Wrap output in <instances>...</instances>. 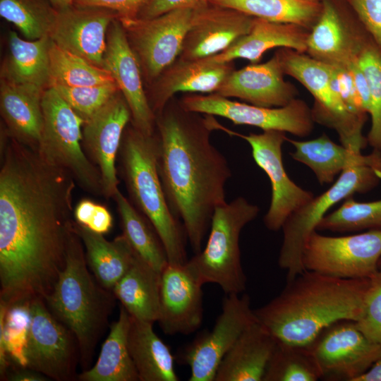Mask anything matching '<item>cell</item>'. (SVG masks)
Segmentation results:
<instances>
[{"label": "cell", "instance_id": "obj_1", "mask_svg": "<svg viewBox=\"0 0 381 381\" xmlns=\"http://www.w3.org/2000/svg\"><path fill=\"white\" fill-rule=\"evenodd\" d=\"M75 181L9 136L1 145L0 297L44 298L65 265Z\"/></svg>", "mask_w": 381, "mask_h": 381}, {"label": "cell", "instance_id": "obj_2", "mask_svg": "<svg viewBox=\"0 0 381 381\" xmlns=\"http://www.w3.org/2000/svg\"><path fill=\"white\" fill-rule=\"evenodd\" d=\"M219 125L214 116L186 110L175 97L156 115L159 178L195 254L202 250L214 210L226 202L231 176L226 159L210 141Z\"/></svg>", "mask_w": 381, "mask_h": 381}, {"label": "cell", "instance_id": "obj_3", "mask_svg": "<svg viewBox=\"0 0 381 381\" xmlns=\"http://www.w3.org/2000/svg\"><path fill=\"white\" fill-rule=\"evenodd\" d=\"M370 279H341L306 270L265 305L257 321L278 341L307 346L325 327L361 317Z\"/></svg>", "mask_w": 381, "mask_h": 381}, {"label": "cell", "instance_id": "obj_4", "mask_svg": "<svg viewBox=\"0 0 381 381\" xmlns=\"http://www.w3.org/2000/svg\"><path fill=\"white\" fill-rule=\"evenodd\" d=\"M87 267L83 242L73 225L64 267L44 301L51 313L75 337L83 371L91 367L95 347L108 325L116 299Z\"/></svg>", "mask_w": 381, "mask_h": 381}, {"label": "cell", "instance_id": "obj_5", "mask_svg": "<svg viewBox=\"0 0 381 381\" xmlns=\"http://www.w3.org/2000/svg\"><path fill=\"white\" fill-rule=\"evenodd\" d=\"M119 154L131 203L154 226L169 262L186 263L188 238L181 222L170 210L163 190L157 169L156 133L145 135L131 124L124 131Z\"/></svg>", "mask_w": 381, "mask_h": 381}, {"label": "cell", "instance_id": "obj_6", "mask_svg": "<svg viewBox=\"0 0 381 381\" xmlns=\"http://www.w3.org/2000/svg\"><path fill=\"white\" fill-rule=\"evenodd\" d=\"M259 212L258 205L241 196L214 210L205 248L188 260L204 284H215L226 294H241L246 290L247 279L241 263L240 234Z\"/></svg>", "mask_w": 381, "mask_h": 381}, {"label": "cell", "instance_id": "obj_7", "mask_svg": "<svg viewBox=\"0 0 381 381\" xmlns=\"http://www.w3.org/2000/svg\"><path fill=\"white\" fill-rule=\"evenodd\" d=\"M274 54L284 73L297 80L313 95L314 121L334 129L344 147L361 152L368 144L363 135L366 119L352 114L346 107L333 66L289 48H279Z\"/></svg>", "mask_w": 381, "mask_h": 381}, {"label": "cell", "instance_id": "obj_8", "mask_svg": "<svg viewBox=\"0 0 381 381\" xmlns=\"http://www.w3.org/2000/svg\"><path fill=\"white\" fill-rule=\"evenodd\" d=\"M43 126L37 152L49 164L70 174L84 190L102 195L101 175L82 145L83 119L52 87L42 96Z\"/></svg>", "mask_w": 381, "mask_h": 381}, {"label": "cell", "instance_id": "obj_9", "mask_svg": "<svg viewBox=\"0 0 381 381\" xmlns=\"http://www.w3.org/2000/svg\"><path fill=\"white\" fill-rule=\"evenodd\" d=\"M381 181V173L368 166H358L343 171L324 193L314 196L292 213L284 223L283 240L278 265L290 280L306 270L302 262L304 244L329 209L353 194L368 192Z\"/></svg>", "mask_w": 381, "mask_h": 381}, {"label": "cell", "instance_id": "obj_10", "mask_svg": "<svg viewBox=\"0 0 381 381\" xmlns=\"http://www.w3.org/2000/svg\"><path fill=\"white\" fill-rule=\"evenodd\" d=\"M381 258V230L342 236L313 231L302 252L307 270L341 279H370L378 272Z\"/></svg>", "mask_w": 381, "mask_h": 381}, {"label": "cell", "instance_id": "obj_11", "mask_svg": "<svg viewBox=\"0 0 381 381\" xmlns=\"http://www.w3.org/2000/svg\"><path fill=\"white\" fill-rule=\"evenodd\" d=\"M25 368L56 381L78 380L80 350L74 334L49 311L43 298L30 301Z\"/></svg>", "mask_w": 381, "mask_h": 381}, {"label": "cell", "instance_id": "obj_12", "mask_svg": "<svg viewBox=\"0 0 381 381\" xmlns=\"http://www.w3.org/2000/svg\"><path fill=\"white\" fill-rule=\"evenodd\" d=\"M194 11L183 8L152 18L120 20L147 86L179 56Z\"/></svg>", "mask_w": 381, "mask_h": 381}, {"label": "cell", "instance_id": "obj_13", "mask_svg": "<svg viewBox=\"0 0 381 381\" xmlns=\"http://www.w3.org/2000/svg\"><path fill=\"white\" fill-rule=\"evenodd\" d=\"M186 110L218 116L236 125H248L262 131H279L304 138L314 127L311 109L300 99L280 107H263L241 102L216 93L186 94L179 99Z\"/></svg>", "mask_w": 381, "mask_h": 381}, {"label": "cell", "instance_id": "obj_14", "mask_svg": "<svg viewBox=\"0 0 381 381\" xmlns=\"http://www.w3.org/2000/svg\"><path fill=\"white\" fill-rule=\"evenodd\" d=\"M308 346L321 380L327 381H356L381 358V346L370 341L351 320L329 325Z\"/></svg>", "mask_w": 381, "mask_h": 381}, {"label": "cell", "instance_id": "obj_15", "mask_svg": "<svg viewBox=\"0 0 381 381\" xmlns=\"http://www.w3.org/2000/svg\"><path fill=\"white\" fill-rule=\"evenodd\" d=\"M255 320L248 294H226L212 329L201 332L181 352L182 362L190 368L188 380L214 381L224 356Z\"/></svg>", "mask_w": 381, "mask_h": 381}, {"label": "cell", "instance_id": "obj_16", "mask_svg": "<svg viewBox=\"0 0 381 381\" xmlns=\"http://www.w3.org/2000/svg\"><path fill=\"white\" fill-rule=\"evenodd\" d=\"M221 130L245 140L250 146L256 164L267 175L271 184V200L263 222L270 231L282 229L286 219L308 203L315 196L295 183L285 171L282 159V145L286 133L263 131L261 133L241 134L221 126Z\"/></svg>", "mask_w": 381, "mask_h": 381}, {"label": "cell", "instance_id": "obj_17", "mask_svg": "<svg viewBox=\"0 0 381 381\" xmlns=\"http://www.w3.org/2000/svg\"><path fill=\"white\" fill-rule=\"evenodd\" d=\"M131 121L130 108L119 92L95 114L84 121L82 145L99 171L103 196L114 197L119 190L115 166L123 135Z\"/></svg>", "mask_w": 381, "mask_h": 381}, {"label": "cell", "instance_id": "obj_18", "mask_svg": "<svg viewBox=\"0 0 381 381\" xmlns=\"http://www.w3.org/2000/svg\"><path fill=\"white\" fill-rule=\"evenodd\" d=\"M203 283L188 262H168L161 272L157 322L165 334H190L203 320Z\"/></svg>", "mask_w": 381, "mask_h": 381}, {"label": "cell", "instance_id": "obj_19", "mask_svg": "<svg viewBox=\"0 0 381 381\" xmlns=\"http://www.w3.org/2000/svg\"><path fill=\"white\" fill-rule=\"evenodd\" d=\"M104 68L111 75L130 108L131 124L145 135L155 134L156 116L147 99L140 65L118 18L108 30Z\"/></svg>", "mask_w": 381, "mask_h": 381}, {"label": "cell", "instance_id": "obj_20", "mask_svg": "<svg viewBox=\"0 0 381 381\" xmlns=\"http://www.w3.org/2000/svg\"><path fill=\"white\" fill-rule=\"evenodd\" d=\"M116 18L111 10L73 4L57 11L48 37L61 49L104 68L107 32Z\"/></svg>", "mask_w": 381, "mask_h": 381}, {"label": "cell", "instance_id": "obj_21", "mask_svg": "<svg viewBox=\"0 0 381 381\" xmlns=\"http://www.w3.org/2000/svg\"><path fill=\"white\" fill-rule=\"evenodd\" d=\"M255 18L209 2L195 8L179 58L198 60L217 55L248 33Z\"/></svg>", "mask_w": 381, "mask_h": 381}, {"label": "cell", "instance_id": "obj_22", "mask_svg": "<svg viewBox=\"0 0 381 381\" xmlns=\"http://www.w3.org/2000/svg\"><path fill=\"white\" fill-rule=\"evenodd\" d=\"M234 69L233 61L178 57L148 86L146 95L150 106L156 116L178 92L215 93Z\"/></svg>", "mask_w": 381, "mask_h": 381}, {"label": "cell", "instance_id": "obj_23", "mask_svg": "<svg viewBox=\"0 0 381 381\" xmlns=\"http://www.w3.org/2000/svg\"><path fill=\"white\" fill-rule=\"evenodd\" d=\"M284 75L279 59L274 54L265 63L234 69L215 93L259 107H284L298 95L294 85L285 80Z\"/></svg>", "mask_w": 381, "mask_h": 381}, {"label": "cell", "instance_id": "obj_24", "mask_svg": "<svg viewBox=\"0 0 381 381\" xmlns=\"http://www.w3.org/2000/svg\"><path fill=\"white\" fill-rule=\"evenodd\" d=\"M294 147L290 155L294 160L308 167L321 184H329L344 170L358 166H368L381 173V151L373 150L368 155L353 152L332 141L326 134L310 140L286 138Z\"/></svg>", "mask_w": 381, "mask_h": 381}, {"label": "cell", "instance_id": "obj_25", "mask_svg": "<svg viewBox=\"0 0 381 381\" xmlns=\"http://www.w3.org/2000/svg\"><path fill=\"white\" fill-rule=\"evenodd\" d=\"M277 340L257 320L222 360L214 381H262Z\"/></svg>", "mask_w": 381, "mask_h": 381}, {"label": "cell", "instance_id": "obj_26", "mask_svg": "<svg viewBox=\"0 0 381 381\" xmlns=\"http://www.w3.org/2000/svg\"><path fill=\"white\" fill-rule=\"evenodd\" d=\"M44 91L0 78V109L9 135L37 150L43 126Z\"/></svg>", "mask_w": 381, "mask_h": 381}, {"label": "cell", "instance_id": "obj_27", "mask_svg": "<svg viewBox=\"0 0 381 381\" xmlns=\"http://www.w3.org/2000/svg\"><path fill=\"white\" fill-rule=\"evenodd\" d=\"M309 31L295 24L274 23L255 18L248 33L225 51L207 59L218 63L243 59L255 64L267 51L274 48L284 47L306 53Z\"/></svg>", "mask_w": 381, "mask_h": 381}, {"label": "cell", "instance_id": "obj_28", "mask_svg": "<svg viewBox=\"0 0 381 381\" xmlns=\"http://www.w3.org/2000/svg\"><path fill=\"white\" fill-rule=\"evenodd\" d=\"M358 31L348 30L330 0L309 31L306 52L324 63L347 68L356 57Z\"/></svg>", "mask_w": 381, "mask_h": 381}, {"label": "cell", "instance_id": "obj_29", "mask_svg": "<svg viewBox=\"0 0 381 381\" xmlns=\"http://www.w3.org/2000/svg\"><path fill=\"white\" fill-rule=\"evenodd\" d=\"M85 249L86 262L97 282L112 291L131 266L135 253L122 234L109 241L74 221Z\"/></svg>", "mask_w": 381, "mask_h": 381}, {"label": "cell", "instance_id": "obj_30", "mask_svg": "<svg viewBox=\"0 0 381 381\" xmlns=\"http://www.w3.org/2000/svg\"><path fill=\"white\" fill-rule=\"evenodd\" d=\"M153 324L131 317L128 346L139 381H179L174 356L155 332Z\"/></svg>", "mask_w": 381, "mask_h": 381}, {"label": "cell", "instance_id": "obj_31", "mask_svg": "<svg viewBox=\"0 0 381 381\" xmlns=\"http://www.w3.org/2000/svg\"><path fill=\"white\" fill-rule=\"evenodd\" d=\"M160 283L161 272L135 254L113 293L132 318L154 323L159 318Z\"/></svg>", "mask_w": 381, "mask_h": 381}, {"label": "cell", "instance_id": "obj_32", "mask_svg": "<svg viewBox=\"0 0 381 381\" xmlns=\"http://www.w3.org/2000/svg\"><path fill=\"white\" fill-rule=\"evenodd\" d=\"M48 36L35 40H26L16 32L8 35V54L4 61L0 78L30 85L43 91L49 87Z\"/></svg>", "mask_w": 381, "mask_h": 381}, {"label": "cell", "instance_id": "obj_33", "mask_svg": "<svg viewBox=\"0 0 381 381\" xmlns=\"http://www.w3.org/2000/svg\"><path fill=\"white\" fill-rule=\"evenodd\" d=\"M131 317L121 305L119 318L110 326L95 365L78 374L80 381H138L128 346Z\"/></svg>", "mask_w": 381, "mask_h": 381}, {"label": "cell", "instance_id": "obj_34", "mask_svg": "<svg viewBox=\"0 0 381 381\" xmlns=\"http://www.w3.org/2000/svg\"><path fill=\"white\" fill-rule=\"evenodd\" d=\"M113 199L119 214L122 234L138 257L161 272L169 261L163 243L154 226L119 189Z\"/></svg>", "mask_w": 381, "mask_h": 381}, {"label": "cell", "instance_id": "obj_35", "mask_svg": "<svg viewBox=\"0 0 381 381\" xmlns=\"http://www.w3.org/2000/svg\"><path fill=\"white\" fill-rule=\"evenodd\" d=\"M252 17L274 23L295 24L310 30L318 19L322 2L312 0H210Z\"/></svg>", "mask_w": 381, "mask_h": 381}, {"label": "cell", "instance_id": "obj_36", "mask_svg": "<svg viewBox=\"0 0 381 381\" xmlns=\"http://www.w3.org/2000/svg\"><path fill=\"white\" fill-rule=\"evenodd\" d=\"M49 87L92 86L115 82L104 68L61 49L52 40L49 47Z\"/></svg>", "mask_w": 381, "mask_h": 381}, {"label": "cell", "instance_id": "obj_37", "mask_svg": "<svg viewBox=\"0 0 381 381\" xmlns=\"http://www.w3.org/2000/svg\"><path fill=\"white\" fill-rule=\"evenodd\" d=\"M0 372L6 376L8 356L20 367H25L24 351L29 328L30 301L11 305L0 301Z\"/></svg>", "mask_w": 381, "mask_h": 381}, {"label": "cell", "instance_id": "obj_38", "mask_svg": "<svg viewBox=\"0 0 381 381\" xmlns=\"http://www.w3.org/2000/svg\"><path fill=\"white\" fill-rule=\"evenodd\" d=\"M357 59L370 93L371 126L367 140L381 151V49L362 27L358 34Z\"/></svg>", "mask_w": 381, "mask_h": 381}, {"label": "cell", "instance_id": "obj_39", "mask_svg": "<svg viewBox=\"0 0 381 381\" xmlns=\"http://www.w3.org/2000/svg\"><path fill=\"white\" fill-rule=\"evenodd\" d=\"M321 373L309 346L277 341L262 381H317Z\"/></svg>", "mask_w": 381, "mask_h": 381}, {"label": "cell", "instance_id": "obj_40", "mask_svg": "<svg viewBox=\"0 0 381 381\" xmlns=\"http://www.w3.org/2000/svg\"><path fill=\"white\" fill-rule=\"evenodd\" d=\"M0 16L28 40H35L49 35L57 10L44 0H0Z\"/></svg>", "mask_w": 381, "mask_h": 381}, {"label": "cell", "instance_id": "obj_41", "mask_svg": "<svg viewBox=\"0 0 381 381\" xmlns=\"http://www.w3.org/2000/svg\"><path fill=\"white\" fill-rule=\"evenodd\" d=\"M316 230L337 233L381 230V199L359 202L349 197L337 210L327 214Z\"/></svg>", "mask_w": 381, "mask_h": 381}, {"label": "cell", "instance_id": "obj_42", "mask_svg": "<svg viewBox=\"0 0 381 381\" xmlns=\"http://www.w3.org/2000/svg\"><path fill=\"white\" fill-rule=\"evenodd\" d=\"M51 87L57 91L84 121L95 114L120 92L115 82L92 86L52 85Z\"/></svg>", "mask_w": 381, "mask_h": 381}, {"label": "cell", "instance_id": "obj_43", "mask_svg": "<svg viewBox=\"0 0 381 381\" xmlns=\"http://www.w3.org/2000/svg\"><path fill=\"white\" fill-rule=\"evenodd\" d=\"M355 322L370 341L381 346V270L370 278L363 313Z\"/></svg>", "mask_w": 381, "mask_h": 381}, {"label": "cell", "instance_id": "obj_44", "mask_svg": "<svg viewBox=\"0 0 381 381\" xmlns=\"http://www.w3.org/2000/svg\"><path fill=\"white\" fill-rule=\"evenodd\" d=\"M75 221L92 231L104 234L113 225V218L104 205L90 199L80 200L73 210Z\"/></svg>", "mask_w": 381, "mask_h": 381}, {"label": "cell", "instance_id": "obj_45", "mask_svg": "<svg viewBox=\"0 0 381 381\" xmlns=\"http://www.w3.org/2000/svg\"><path fill=\"white\" fill-rule=\"evenodd\" d=\"M360 24L381 49V0H348Z\"/></svg>", "mask_w": 381, "mask_h": 381}, {"label": "cell", "instance_id": "obj_46", "mask_svg": "<svg viewBox=\"0 0 381 381\" xmlns=\"http://www.w3.org/2000/svg\"><path fill=\"white\" fill-rule=\"evenodd\" d=\"M341 99L349 111L353 115L366 119L364 110L351 71L341 66H333Z\"/></svg>", "mask_w": 381, "mask_h": 381}, {"label": "cell", "instance_id": "obj_47", "mask_svg": "<svg viewBox=\"0 0 381 381\" xmlns=\"http://www.w3.org/2000/svg\"><path fill=\"white\" fill-rule=\"evenodd\" d=\"M150 0H75L80 6L97 7L116 13L119 20L137 18Z\"/></svg>", "mask_w": 381, "mask_h": 381}, {"label": "cell", "instance_id": "obj_48", "mask_svg": "<svg viewBox=\"0 0 381 381\" xmlns=\"http://www.w3.org/2000/svg\"><path fill=\"white\" fill-rule=\"evenodd\" d=\"M210 1V0H150L137 18H152L178 8H196Z\"/></svg>", "mask_w": 381, "mask_h": 381}, {"label": "cell", "instance_id": "obj_49", "mask_svg": "<svg viewBox=\"0 0 381 381\" xmlns=\"http://www.w3.org/2000/svg\"><path fill=\"white\" fill-rule=\"evenodd\" d=\"M8 380L11 381H45L49 379L28 368L20 367L11 373Z\"/></svg>", "mask_w": 381, "mask_h": 381}, {"label": "cell", "instance_id": "obj_50", "mask_svg": "<svg viewBox=\"0 0 381 381\" xmlns=\"http://www.w3.org/2000/svg\"><path fill=\"white\" fill-rule=\"evenodd\" d=\"M356 381H381V358Z\"/></svg>", "mask_w": 381, "mask_h": 381}, {"label": "cell", "instance_id": "obj_51", "mask_svg": "<svg viewBox=\"0 0 381 381\" xmlns=\"http://www.w3.org/2000/svg\"><path fill=\"white\" fill-rule=\"evenodd\" d=\"M52 6L60 11L73 6L75 0H48Z\"/></svg>", "mask_w": 381, "mask_h": 381}, {"label": "cell", "instance_id": "obj_52", "mask_svg": "<svg viewBox=\"0 0 381 381\" xmlns=\"http://www.w3.org/2000/svg\"><path fill=\"white\" fill-rule=\"evenodd\" d=\"M378 269L379 270H381V258L380 259L378 262Z\"/></svg>", "mask_w": 381, "mask_h": 381}, {"label": "cell", "instance_id": "obj_53", "mask_svg": "<svg viewBox=\"0 0 381 381\" xmlns=\"http://www.w3.org/2000/svg\"><path fill=\"white\" fill-rule=\"evenodd\" d=\"M312 1H319V0H312Z\"/></svg>", "mask_w": 381, "mask_h": 381}]
</instances>
